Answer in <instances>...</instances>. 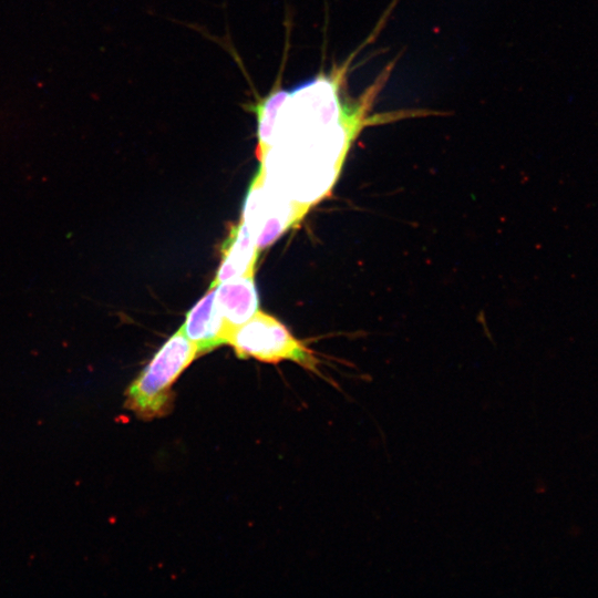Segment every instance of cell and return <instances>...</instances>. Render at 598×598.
I'll list each match as a JSON object with an SVG mask.
<instances>
[{
  "mask_svg": "<svg viewBox=\"0 0 598 598\" xmlns=\"http://www.w3.org/2000/svg\"><path fill=\"white\" fill-rule=\"evenodd\" d=\"M200 355L198 348L178 329L156 351L125 392V406L142 420L169 413L173 385Z\"/></svg>",
  "mask_w": 598,
  "mask_h": 598,
  "instance_id": "6da1fadb",
  "label": "cell"
},
{
  "mask_svg": "<svg viewBox=\"0 0 598 598\" xmlns=\"http://www.w3.org/2000/svg\"><path fill=\"white\" fill-rule=\"evenodd\" d=\"M227 344L240 359L269 363L288 360L320 374L312 352L282 322L261 310L233 329Z\"/></svg>",
  "mask_w": 598,
  "mask_h": 598,
  "instance_id": "7a4b0ae2",
  "label": "cell"
},
{
  "mask_svg": "<svg viewBox=\"0 0 598 598\" xmlns=\"http://www.w3.org/2000/svg\"><path fill=\"white\" fill-rule=\"evenodd\" d=\"M307 210L308 206L288 197L258 171L247 192L241 218L261 250L297 224Z\"/></svg>",
  "mask_w": 598,
  "mask_h": 598,
  "instance_id": "3957f363",
  "label": "cell"
},
{
  "mask_svg": "<svg viewBox=\"0 0 598 598\" xmlns=\"http://www.w3.org/2000/svg\"><path fill=\"white\" fill-rule=\"evenodd\" d=\"M179 330L196 344L200 354L228 343L231 329L217 307L214 288L209 287L190 308Z\"/></svg>",
  "mask_w": 598,
  "mask_h": 598,
  "instance_id": "277c9868",
  "label": "cell"
},
{
  "mask_svg": "<svg viewBox=\"0 0 598 598\" xmlns=\"http://www.w3.org/2000/svg\"><path fill=\"white\" fill-rule=\"evenodd\" d=\"M259 251L249 227L240 218L223 243L220 264L209 287L239 276L255 274Z\"/></svg>",
  "mask_w": 598,
  "mask_h": 598,
  "instance_id": "5b68a950",
  "label": "cell"
},
{
  "mask_svg": "<svg viewBox=\"0 0 598 598\" xmlns=\"http://www.w3.org/2000/svg\"><path fill=\"white\" fill-rule=\"evenodd\" d=\"M210 288L215 289L217 307L231 331L259 310L255 274L239 276Z\"/></svg>",
  "mask_w": 598,
  "mask_h": 598,
  "instance_id": "8992f818",
  "label": "cell"
}]
</instances>
